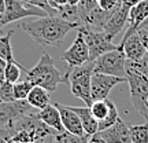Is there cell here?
Segmentation results:
<instances>
[{
	"label": "cell",
	"instance_id": "cell-37",
	"mask_svg": "<svg viewBox=\"0 0 148 143\" xmlns=\"http://www.w3.org/2000/svg\"><path fill=\"white\" fill-rule=\"evenodd\" d=\"M36 143H47L45 140H38V142H36Z\"/></svg>",
	"mask_w": 148,
	"mask_h": 143
},
{
	"label": "cell",
	"instance_id": "cell-13",
	"mask_svg": "<svg viewBox=\"0 0 148 143\" xmlns=\"http://www.w3.org/2000/svg\"><path fill=\"white\" fill-rule=\"evenodd\" d=\"M148 19V0H141L140 3H137L136 6H133L132 8L129 10V15H127V29L126 33L123 35L125 40L127 37L133 35L137 30V28L145 22Z\"/></svg>",
	"mask_w": 148,
	"mask_h": 143
},
{
	"label": "cell",
	"instance_id": "cell-31",
	"mask_svg": "<svg viewBox=\"0 0 148 143\" xmlns=\"http://www.w3.org/2000/svg\"><path fill=\"white\" fill-rule=\"evenodd\" d=\"M48 3H49V6H51L53 10L56 11V14H58V11L60 10L62 7L67 6V0H48Z\"/></svg>",
	"mask_w": 148,
	"mask_h": 143
},
{
	"label": "cell",
	"instance_id": "cell-20",
	"mask_svg": "<svg viewBox=\"0 0 148 143\" xmlns=\"http://www.w3.org/2000/svg\"><path fill=\"white\" fill-rule=\"evenodd\" d=\"M107 103H108V114H107L101 121H99V131H103V129L114 125V124L121 118L119 114H118V109H116L115 105H114V102H111L110 99L107 98ZM99 131H97V132H99Z\"/></svg>",
	"mask_w": 148,
	"mask_h": 143
},
{
	"label": "cell",
	"instance_id": "cell-41",
	"mask_svg": "<svg viewBox=\"0 0 148 143\" xmlns=\"http://www.w3.org/2000/svg\"><path fill=\"white\" fill-rule=\"evenodd\" d=\"M0 33H1V30H0Z\"/></svg>",
	"mask_w": 148,
	"mask_h": 143
},
{
	"label": "cell",
	"instance_id": "cell-33",
	"mask_svg": "<svg viewBox=\"0 0 148 143\" xmlns=\"http://www.w3.org/2000/svg\"><path fill=\"white\" fill-rule=\"evenodd\" d=\"M140 1H141V0H121V4L125 6V7H127V8L130 10L133 6H136L137 3H140Z\"/></svg>",
	"mask_w": 148,
	"mask_h": 143
},
{
	"label": "cell",
	"instance_id": "cell-21",
	"mask_svg": "<svg viewBox=\"0 0 148 143\" xmlns=\"http://www.w3.org/2000/svg\"><path fill=\"white\" fill-rule=\"evenodd\" d=\"M132 143H148V122L140 125H129Z\"/></svg>",
	"mask_w": 148,
	"mask_h": 143
},
{
	"label": "cell",
	"instance_id": "cell-11",
	"mask_svg": "<svg viewBox=\"0 0 148 143\" xmlns=\"http://www.w3.org/2000/svg\"><path fill=\"white\" fill-rule=\"evenodd\" d=\"M97 133L107 143H132L129 125L122 118H119L114 125H111L103 131H99Z\"/></svg>",
	"mask_w": 148,
	"mask_h": 143
},
{
	"label": "cell",
	"instance_id": "cell-28",
	"mask_svg": "<svg viewBox=\"0 0 148 143\" xmlns=\"http://www.w3.org/2000/svg\"><path fill=\"white\" fill-rule=\"evenodd\" d=\"M96 3H97V6H99L103 11L112 14V12L119 7L121 0H96Z\"/></svg>",
	"mask_w": 148,
	"mask_h": 143
},
{
	"label": "cell",
	"instance_id": "cell-38",
	"mask_svg": "<svg viewBox=\"0 0 148 143\" xmlns=\"http://www.w3.org/2000/svg\"><path fill=\"white\" fill-rule=\"evenodd\" d=\"M16 143H23V142H16Z\"/></svg>",
	"mask_w": 148,
	"mask_h": 143
},
{
	"label": "cell",
	"instance_id": "cell-40",
	"mask_svg": "<svg viewBox=\"0 0 148 143\" xmlns=\"http://www.w3.org/2000/svg\"><path fill=\"white\" fill-rule=\"evenodd\" d=\"M147 106H148V102H147Z\"/></svg>",
	"mask_w": 148,
	"mask_h": 143
},
{
	"label": "cell",
	"instance_id": "cell-16",
	"mask_svg": "<svg viewBox=\"0 0 148 143\" xmlns=\"http://www.w3.org/2000/svg\"><path fill=\"white\" fill-rule=\"evenodd\" d=\"M70 109L79 117L81 124H82V127H84V131H85V133H86V136L90 138L92 135H95V133L99 131V121L92 116L90 109L88 106H84V107L70 106Z\"/></svg>",
	"mask_w": 148,
	"mask_h": 143
},
{
	"label": "cell",
	"instance_id": "cell-8",
	"mask_svg": "<svg viewBox=\"0 0 148 143\" xmlns=\"http://www.w3.org/2000/svg\"><path fill=\"white\" fill-rule=\"evenodd\" d=\"M48 15L41 8H37L34 6L26 4L21 0H5V10L4 14L0 17V30L1 28L8 25L11 22L19 21L29 17H44Z\"/></svg>",
	"mask_w": 148,
	"mask_h": 143
},
{
	"label": "cell",
	"instance_id": "cell-32",
	"mask_svg": "<svg viewBox=\"0 0 148 143\" xmlns=\"http://www.w3.org/2000/svg\"><path fill=\"white\" fill-rule=\"evenodd\" d=\"M86 143H107V142H106V140H104L103 138H101L99 133L96 132L95 135H92V136L88 139V142H86Z\"/></svg>",
	"mask_w": 148,
	"mask_h": 143
},
{
	"label": "cell",
	"instance_id": "cell-27",
	"mask_svg": "<svg viewBox=\"0 0 148 143\" xmlns=\"http://www.w3.org/2000/svg\"><path fill=\"white\" fill-rule=\"evenodd\" d=\"M21 1L26 3V4L34 6V7H37V8H41L42 11H45V12H47L48 15H56V11L49 6L48 0H21Z\"/></svg>",
	"mask_w": 148,
	"mask_h": 143
},
{
	"label": "cell",
	"instance_id": "cell-1",
	"mask_svg": "<svg viewBox=\"0 0 148 143\" xmlns=\"http://www.w3.org/2000/svg\"><path fill=\"white\" fill-rule=\"evenodd\" d=\"M19 28L38 46L58 47L67 36V33L73 29H77L78 25L66 21L64 18L56 14L38 17L34 21H25L19 25Z\"/></svg>",
	"mask_w": 148,
	"mask_h": 143
},
{
	"label": "cell",
	"instance_id": "cell-36",
	"mask_svg": "<svg viewBox=\"0 0 148 143\" xmlns=\"http://www.w3.org/2000/svg\"><path fill=\"white\" fill-rule=\"evenodd\" d=\"M81 0H67V6H78Z\"/></svg>",
	"mask_w": 148,
	"mask_h": 143
},
{
	"label": "cell",
	"instance_id": "cell-35",
	"mask_svg": "<svg viewBox=\"0 0 148 143\" xmlns=\"http://www.w3.org/2000/svg\"><path fill=\"white\" fill-rule=\"evenodd\" d=\"M5 10V0H0V17L4 14Z\"/></svg>",
	"mask_w": 148,
	"mask_h": 143
},
{
	"label": "cell",
	"instance_id": "cell-3",
	"mask_svg": "<svg viewBox=\"0 0 148 143\" xmlns=\"http://www.w3.org/2000/svg\"><path fill=\"white\" fill-rule=\"evenodd\" d=\"M93 73V62L88 61L86 64L75 68H69L67 73L64 74L67 79V84L70 85V91L75 98H78L89 107L92 105L90 96V77Z\"/></svg>",
	"mask_w": 148,
	"mask_h": 143
},
{
	"label": "cell",
	"instance_id": "cell-10",
	"mask_svg": "<svg viewBox=\"0 0 148 143\" xmlns=\"http://www.w3.org/2000/svg\"><path fill=\"white\" fill-rule=\"evenodd\" d=\"M62 61L69 65V68H75L86 64L89 61V50L85 43L84 35L78 30V35L74 39L73 44L62 54Z\"/></svg>",
	"mask_w": 148,
	"mask_h": 143
},
{
	"label": "cell",
	"instance_id": "cell-7",
	"mask_svg": "<svg viewBox=\"0 0 148 143\" xmlns=\"http://www.w3.org/2000/svg\"><path fill=\"white\" fill-rule=\"evenodd\" d=\"M32 106L27 101H14V102H0V129L7 131L8 133L14 135L15 124L25 114L32 113Z\"/></svg>",
	"mask_w": 148,
	"mask_h": 143
},
{
	"label": "cell",
	"instance_id": "cell-18",
	"mask_svg": "<svg viewBox=\"0 0 148 143\" xmlns=\"http://www.w3.org/2000/svg\"><path fill=\"white\" fill-rule=\"evenodd\" d=\"M49 91H47L42 87L38 85H33V88L30 90L29 95H27L26 101L27 103L37 110H41L42 107H45L47 105H49Z\"/></svg>",
	"mask_w": 148,
	"mask_h": 143
},
{
	"label": "cell",
	"instance_id": "cell-17",
	"mask_svg": "<svg viewBox=\"0 0 148 143\" xmlns=\"http://www.w3.org/2000/svg\"><path fill=\"white\" fill-rule=\"evenodd\" d=\"M37 117L41 120L42 122H45L48 127L53 128L55 131L62 132L64 131L63 124H62V118H60V113H59L58 107L53 105H47L45 107H42L41 110L37 113Z\"/></svg>",
	"mask_w": 148,
	"mask_h": 143
},
{
	"label": "cell",
	"instance_id": "cell-25",
	"mask_svg": "<svg viewBox=\"0 0 148 143\" xmlns=\"http://www.w3.org/2000/svg\"><path fill=\"white\" fill-rule=\"evenodd\" d=\"M92 116L95 117L97 121H101L104 117L108 114V103L106 101H93L89 106Z\"/></svg>",
	"mask_w": 148,
	"mask_h": 143
},
{
	"label": "cell",
	"instance_id": "cell-12",
	"mask_svg": "<svg viewBox=\"0 0 148 143\" xmlns=\"http://www.w3.org/2000/svg\"><path fill=\"white\" fill-rule=\"evenodd\" d=\"M127 15H129V8L119 4V7L111 14L103 26V32L108 36V39L112 40L118 33H121V30L127 23Z\"/></svg>",
	"mask_w": 148,
	"mask_h": 143
},
{
	"label": "cell",
	"instance_id": "cell-23",
	"mask_svg": "<svg viewBox=\"0 0 148 143\" xmlns=\"http://www.w3.org/2000/svg\"><path fill=\"white\" fill-rule=\"evenodd\" d=\"M25 68L19 65L16 61H11V62H5V70H4V79L11 84L16 83L19 77H21V70Z\"/></svg>",
	"mask_w": 148,
	"mask_h": 143
},
{
	"label": "cell",
	"instance_id": "cell-4",
	"mask_svg": "<svg viewBox=\"0 0 148 143\" xmlns=\"http://www.w3.org/2000/svg\"><path fill=\"white\" fill-rule=\"evenodd\" d=\"M126 83L130 88L132 105L148 122V79L144 73L126 62Z\"/></svg>",
	"mask_w": 148,
	"mask_h": 143
},
{
	"label": "cell",
	"instance_id": "cell-2",
	"mask_svg": "<svg viewBox=\"0 0 148 143\" xmlns=\"http://www.w3.org/2000/svg\"><path fill=\"white\" fill-rule=\"evenodd\" d=\"M26 72L27 80L33 85L42 87L47 91H55L58 88L59 84H67L66 76L62 74L56 69V66L53 64V59L48 53H42L38 62H37L32 69H23Z\"/></svg>",
	"mask_w": 148,
	"mask_h": 143
},
{
	"label": "cell",
	"instance_id": "cell-29",
	"mask_svg": "<svg viewBox=\"0 0 148 143\" xmlns=\"http://www.w3.org/2000/svg\"><path fill=\"white\" fill-rule=\"evenodd\" d=\"M136 33H137L140 41H141V44L144 46V48L147 50V53H148V25H147V22H143V23L137 28Z\"/></svg>",
	"mask_w": 148,
	"mask_h": 143
},
{
	"label": "cell",
	"instance_id": "cell-22",
	"mask_svg": "<svg viewBox=\"0 0 148 143\" xmlns=\"http://www.w3.org/2000/svg\"><path fill=\"white\" fill-rule=\"evenodd\" d=\"M32 88L33 84L29 80H18L16 83H14L12 84V90H14L15 101H26V98Z\"/></svg>",
	"mask_w": 148,
	"mask_h": 143
},
{
	"label": "cell",
	"instance_id": "cell-26",
	"mask_svg": "<svg viewBox=\"0 0 148 143\" xmlns=\"http://www.w3.org/2000/svg\"><path fill=\"white\" fill-rule=\"evenodd\" d=\"M15 98H14V90H12V84L8 83V81H3L0 83V102H14Z\"/></svg>",
	"mask_w": 148,
	"mask_h": 143
},
{
	"label": "cell",
	"instance_id": "cell-14",
	"mask_svg": "<svg viewBox=\"0 0 148 143\" xmlns=\"http://www.w3.org/2000/svg\"><path fill=\"white\" fill-rule=\"evenodd\" d=\"M55 106L58 107L59 113H60V118H62L64 131L74 133V135H78V136H86L79 117L70 109V106H66L62 103H55Z\"/></svg>",
	"mask_w": 148,
	"mask_h": 143
},
{
	"label": "cell",
	"instance_id": "cell-9",
	"mask_svg": "<svg viewBox=\"0 0 148 143\" xmlns=\"http://www.w3.org/2000/svg\"><path fill=\"white\" fill-rule=\"evenodd\" d=\"M126 83L125 77H116L103 73H92L90 77V96L92 101H106L115 85Z\"/></svg>",
	"mask_w": 148,
	"mask_h": 143
},
{
	"label": "cell",
	"instance_id": "cell-19",
	"mask_svg": "<svg viewBox=\"0 0 148 143\" xmlns=\"http://www.w3.org/2000/svg\"><path fill=\"white\" fill-rule=\"evenodd\" d=\"M14 30H8L4 35H0V58L5 62L15 61L12 55V47H11V37Z\"/></svg>",
	"mask_w": 148,
	"mask_h": 143
},
{
	"label": "cell",
	"instance_id": "cell-39",
	"mask_svg": "<svg viewBox=\"0 0 148 143\" xmlns=\"http://www.w3.org/2000/svg\"><path fill=\"white\" fill-rule=\"evenodd\" d=\"M145 22H147V25H148V19H147V21H145Z\"/></svg>",
	"mask_w": 148,
	"mask_h": 143
},
{
	"label": "cell",
	"instance_id": "cell-30",
	"mask_svg": "<svg viewBox=\"0 0 148 143\" xmlns=\"http://www.w3.org/2000/svg\"><path fill=\"white\" fill-rule=\"evenodd\" d=\"M127 64H130L132 66H134L136 69H138L141 73L145 74V77L148 79V57H145V58L143 59V61H130V59H126Z\"/></svg>",
	"mask_w": 148,
	"mask_h": 143
},
{
	"label": "cell",
	"instance_id": "cell-24",
	"mask_svg": "<svg viewBox=\"0 0 148 143\" xmlns=\"http://www.w3.org/2000/svg\"><path fill=\"white\" fill-rule=\"evenodd\" d=\"M89 136H78L70 133L67 131H62V132H56L53 135V143H86Z\"/></svg>",
	"mask_w": 148,
	"mask_h": 143
},
{
	"label": "cell",
	"instance_id": "cell-15",
	"mask_svg": "<svg viewBox=\"0 0 148 143\" xmlns=\"http://www.w3.org/2000/svg\"><path fill=\"white\" fill-rule=\"evenodd\" d=\"M119 47L123 50V53L126 55V59H130V61H136L137 62V61H143L145 57H148L147 50L141 44L136 32L130 35L127 39L122 40Z\"/></svg>",
	"mask_w": 148,
	"mask_h": 143
},
{
	"label": "cell",
	"instance_id": "cell-6",
	"mask_svg": "<svg viewBox=\"0 0 148 143\" xmlns=\"http://www.w3.org/2000/svg\"><path fill=\"white\" fill-rule=\"evenodd\" d=\"M77 29L84 35L85 43H86L88 50H89L90 62L96 61L103 54L118 48L115 44H112V40L108 39V36L103 30H96V29H92V28L86 26V25H81Z\"/></svg>",
	"mask_w": 148,
	"mask_h": 143
},
{
	"label": "cell",
	"instance_id": "cell-5",
	"mask_svg": "<svg viewBox=\"0 0 148 143\" xmlns=\"http://www.w3.org/2000/svg\"><path fill=\"white\" fill-rule=\"evenodd\" d=\"M93 72L126 79V55L123 50L118 46L115 50L100 55L93 61Z\"/></svg>",
	"mask_w": 148,
	"mask_h": 143
},
{
	"label": "cell",
	"instance_id": "cell-34",
	"mask_svg": "<svg viewBox=\"0 0 148 143\" xmlns=\"http://www.w3.org/2000/svg\"><path fill=\"white\" fill-rule=\"evenodd\" d=\"M4 70H5V61L0 58V83L4 81Z\"/></svg>",
	"mask_w": 148,
	"mask_h": 143
}]
</instances>
